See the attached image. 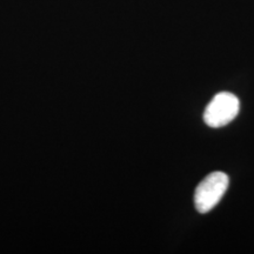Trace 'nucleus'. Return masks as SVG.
<instances>
[{
  "label": "nucleus",
  "instance_id": "f03ea898",
  "mask_svg": "<svg viewBox=\"0 0 254 254\" xmlns=\"http://www.w3.org/2000/svg\"><path fill=\"white\" fill-rule=\"evenodd\" d=\"M240 110L239 99L230 92H220L214 95L204 112V122L209 127H222L236 119Z\"/></svg>",
  "mask_w": 254,
  "mask_h": 254
},
{
  "label": "nucleus",
  "instance_id": "f257e3e1",
  "mask_svg": "<svg viewBox=\"0 0 254 254\" xmlns=\"http://www.w3.org/2000/svg\"><path fill=\"white\" fill-rule=\"evenodd\" d=\"M228 176L224 172H213L201 180L195 189L194 205L200 213H208L219 204L228 189Z\"/></svg>",
  "mask_w": 254,
  "mask_h": 254
}]
</instances>
